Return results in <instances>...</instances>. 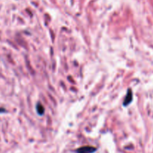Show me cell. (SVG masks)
Wrapping results in <instances>:
<instances>
[{
	"mask_svg": "<svg viewBox=\"0 0 153 153\" xmlns=\"http://www.w3.org/2000/svg\"><path fill=\"white\" fill-rule=\"evenodd\" d=\"M37 111L38 112L39 114H43V112H44V108L43 107L42 105L38 104L37 106Z\"/></svg>",
	"mask_w": 153,
	"mask_h": 153,
	"instance_id": "cell-3",
	"label": "cell"
},
{
	"mask_svg": "<svg viewBox=\"0 0 153 153\" xmlns=\"http://www.w3.org/2000/svg\"><path fill=\"white\" fill-rule=\"evenodd\" d=\"M131 100H132V92H131V90H128L126 97L125 98V101H124L123 102V105H128L131 102Z\"/></svg>",
	"mask_w": 153,
	"mask_h": 153,
	"instance_id": "cell-2",
	"label": "cell"
},
{
	"mask_svg": "<svg viewBox=\"0 0 153 153\" xmlns=\"http://www.w3.org/2000/svg\"><path fill=\"white\" fill-rule=\"evenodd\" d=\"M97 151V148L94 146H82V147L79 148L76 150V153H94Z\"/></svg>",
	"mask_w": 153,
	"mask_h": 153,
	"instance_id": "cell-1",
	"label": "cell"
}]
</instances>
